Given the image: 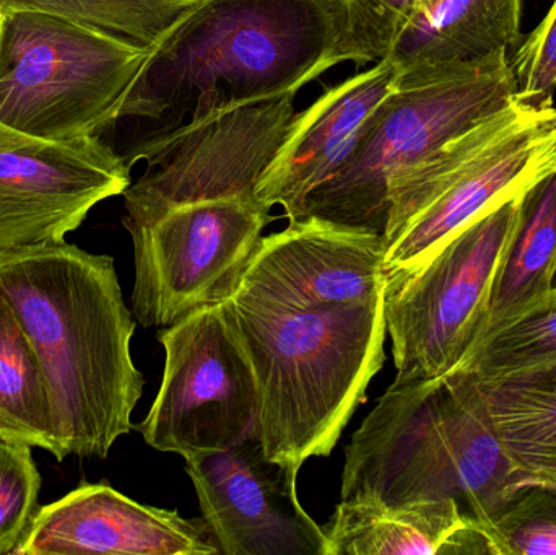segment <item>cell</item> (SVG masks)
Instances as JSON below:
<instances>
[{
	"instance_id": "1",
	"label": "cell",
	"mask_w": 556,
	"mask_h": 555,
	"mask_svg": "<svg viewBox=\"0 0 556 555\" xmlns=\"http://www.w3.org/2000/svg\"><path fill=\"white\" fill-rule=\"evenodd\" d=\"M0 293L45 371L65 458H106L134 429L146 384L130 354L137 321L113 257L65 241L3 251Z\"/></svg>"
},
{
	"instance_id": "2",
	"label": "cell",
	"mask_w": 556,
	"mask_h": 555,
	"mask_svg": "<svg viewBox=\"0 0 556 555\" xmlns=\"http://www.w3.org/2000/svg\"><path fill=\"white\" fill-rule=\"evenodd\" d=\"M342 28L337 0H194L150 46L116 123L150 121L149 140L217 111L296 94L343 62Z\"/></svg>"
},
{
	"instance_id": "3",
	"label": "cell",
	"mask_w": 556,
	"mask_h": 555,
	"mask_svg": "<svg viewBox=\"0 0 556 555\" xmlns=\"http://www.w3.org/2000/svg\"><path fill=\"white\" fill-rule=\"evenodd\" d=\"M225 305L256 374L257 440L296 482L307 459L330 456L384 365V293L300 308L240 289Z\"/></svg>"
},
{
	"instance_id": "4",
	"label": "cell",
	"mask_w": 556,
	"mask_h": 555,
	"mask_svg": "<svg viewBox=\"0 0 556 555\" xmlns=\"http://www.w3.org/2000/svg\"><path fill=\"white\" fill-rule=\"evenodd\" d=\"M535 485L506 452L463 368L394 380L345 449L340 499L395 505L456 499L477 521Z\"/></svg>"
},
{
	"instance_id": "5",
	"label": "cell",
	"mask_w": 556,
	"mask_h": 555,
	"mask_svg": "<svg viewBox=\"0 0 556 555\" xmlns=\"http://www.w3.org/2000/svg\"><path fill=\"white\" fill-rule=\"evenodd\" d=\"M556 108L516 98L389 186L386 287L420 269L473 218L556 169Z\"/></svg>"
},
{
	"instance_id": "6",
	"label": "cell",
	"mask_w": 556,
	"mask_h": 555,
	"mask_svg": "<svg viewBox=\"0 0 556 555\" xmlns=\"http://www.w3.org/2000/svg\"><path fill=\"white\" fill-rule=\"evenodd\" d=\"M516 98L508 52L466 67L399 72L343 165L307 195L296 220L319 218L384 237L392 179Z\"/></svg>"
},
{
	"instance_id": "7",
	"label": "cell",
	"mask_w": 556,
	"mask_h": 555,
	"mask_svg": "<svg viewBox=\"0 0 556 555\" xmlns=\"http://www.w3.org/2000/svg\"><path fill=\"white\" fill-rule=\"evenodd\" d=\"M149 54L93 26L31 10L0 22V124L36 139L101 137Z\"/></svg>"
},
{
	"instance_id": "8",
	"label": "cell",
	"mask_w": 556,
	"mask_h": 555,
	"mask_svg": "<svg viewBox=\"0 0 556 555\" xmlns=\"http://www.w3.org/2000/svg\"><path fill=\"white\" fill-rule=\"evenodd\" d=\"M526 191L486 209L420 269L386 287L395 380L450 374L485 331L503 267L521 227Z\"/></svg>"
},
{
	"instance_id": "9",
	"label": "cell",
	"mask_w": 556,
	"mask_h": 555,
	"mask_svg": "<svg viewBox=\"0 0 556 555\" xmlns=\"http://www.w3.org/2000/svg\"><path fill=\"white\" fill-rule=\"evenodd\" d=\"M270 218L256 198L176 205L127 224L132 238L130 312L143 328H166L241 289Z\"/></svg>"
},
{
	"instance_id": "10",
	"label": "cell",
	"mask_w": 556,
	"mask_h": 555,
	"mask_svg": "<svg viewBox=\"0 0 556 555\" xmlns=\"http://www.w3.org/2000/svg\"><path fill=\"white\" fill-rule=\"evenodd\" d=\"M162 387L136 429L147 445L189 458L256 436L260 393L243 339L224 303L160 329Z\"/></svg>"
},
{
	"instance_id": "11",
	"label": "cell",
	"mask_w": 556,
	"mask_h": 555,
	"mask_svg": "<svg viewBox=\"0 0 556 555\" xmlns=\"http://www.w3.org/2000/svg\"><path fill=\"white\" fill-rule=\"evenodd\" d=\"M294 97L217 111L134 146L124 160L129 166L146 160L147 168L123 194L124 225L191 202L256 198L257 185L296 116Z\"/></svg>"
},
{
	"instance_id": "12",
	"label": "cell",
	"mask_w": 556,
	"mask_h": 555,
	"mask_svg": "<svg viewBox=\"0 0 556 555\" xmlns=\"http://www.w3.org/2000/svg\"><path fill=\"white\" fill-rule=\"evenodd\" d=\"M130 182V166L101 137L49 142L0 124V253L64 243Z\"/></svg>"
},
{
	"instance_id": "13",
	"label": "cell",
	"mask_w": 556,
	"mask_h": 555,
	"mask_svg": "<svg viewBox=\"0 0 556 555\" xmlns=\"http://www.w3.org/2000/svg\"><path fill=\"white\" fill-rule=\"evenodd\" d=\"M185 462L222 554L326 555L323 527L300 504L296 482L266 458L257 436Z\"/></svg>"
},
{
	"instance_id": "14",
	"label": "cell",
	"mask_w": 556,
	"mask_h": 555,
	"mask_svg": "<svg viewBox=\"0 0 556 555\" xmlns=\"http://www.w3.org/2000/svg\"><path fill=\"white\" fill-rule=\"evenodd\" d=\"M388 241L319 218L261 238L241 289L300 308H332L384 293Z\"/></svg>"
},
{
	"instance_id": "15",
	"label": "cell",
	"mask_w": 556,
	"mask_h": 555,
	"mask_svg": "<svg viewBox=\"0 0 556 555\" xmlns=\"http://www.w3.org/2000/svg\"><path fill=\"white\" fill-rule=\"evenodd\" d=\"M217 555L204 518L150 507L106 482L81 484L36 510L15 555Z\"/></svg>"
},
{
	"instance_id": "16",
	"label": "cell",
	"mask_w": 556,
	"mask_h": 555,
	"mask_svg": "<svg viewBox=\"0 0 556 555\" xmlns=\"http://www.w3.org/2000/svg\"><path fill=\"white\" fill-rule=\"evenodd\" d=\"M399 71L389 59L327 88L296 113L287 137L264 172L256 198L266 209L281 205L285 217H300L307 195L343 165L369 114L388 97Z\"/></svg>"
},
{
	"instance_id": "17",
	"label": "cell",
	"mask_w": 556,
	"mask_h": 555,
	"mask_svg": "<svg viewBox=\"0 0 556 555\" xmlns=\"http://www.w3.org/2000/svg\"><path fill=\"white\" fill-rule=\"evenodd\" d=\"M323 530L326 555L486 554L477 521L456 499L340 501Z\"/></svg>"
},
{
	"instance_id": "18",
	"label": "cell",
	"mask_w": 556,
	"mask_h": 555,
	"mask_svg": "<svg viewBox=\"0 0 556 555\" xmlns=\"http://www.w3.org/2000/svg\"><path fill=\"white\" fill-rule=\"evenodd\" d=\"M522 0H415L388 58L401 74L466 67L519 41Z\"/></svg>"
},
{
	"instance_id": "19",
	"label": "cell",
	"mask_w": 556,
	"mask_h": 555,
	"mask_svg": "<svg viewBox=\"0 0 556 555\" xmlns=\"http://www.w3.org/2000/svg\"><path fill=\"white\" fill-rule=\"evenodd\" d=\"M555 264L556 169L526 191L521 227L503 267L485 331L551 305Z\"/></svg>"
},
{
	"instance_id": "20",
	"label": "cell",
	"mask_w": 556,
	"mask_h": 555,
	"mask_svg": "<svg viewBox=\"0 0 556 555\" xmlns=\"http://www.w3.org/2000/svg\"><path fill=\"white\" fill-rule=\"evenodd\" d=\"M0 439L41 449L64 462L54 407L35 348L0 293Z\"/></svg>"
},
{
	"instance_id": "21",
	"label": "cell",
	"mask_w": 556,
	"mask_h": 555,
	"mask_svg": "<svg viewBox=\"0 0 556 555\" xmlns=\"http://www.w3.org/2000/svg\"><path fill=\"white\" fill-rule=\"evenodd\" d=\"M480 388L516 466L535 485L556 489V371Z\"/></svg>"
},
{
	"instance_id": "22",
	"label": "cell",
	"mask_w": 556,
	"mask_h": 555,
	"mask_svg": "<svg viewBox=\"0 0 556 555\" xmlns=\"http://www.w3.org/2000/svg\"><path fill=\"white\" fill-rule=\"evenodd\" d=\"M459 368L482 387L556 371V300L486 329Z\"/></svg>"
},
{
	"instance_id": "23",
	"label": "cell",
	"mask_w": 556,
	"mask_h": 555,
	"mask_svg": "<svg viewBox=\"0 0 556 555\" xmlns=\"http://www.w3.org/2000/svg\"><path fill=\"white\" fill-rule=\"evenodd\" d=\"M477 528L486 554L556 555V489L529 485Z\"/></svg>"
},
{
	"instance_id": "24",
	"label": "cell",
	"mask_w": 556,
	"mask_h": 555,
	"mask_svg": "<svg viewBox=\"0 0 556 555\" xmlns=\"http://www.w3.org/2000/svg\"><path fill=\"white\" fill-rule=\"evenodd\" d=\"M342 10L343 62L376 64L388 58L415 0H337Z\"/></svg>"
},
{
	"instance_id": "25",
	"label": "cell",
	"mask_w": 556,
	"mask_h": 555,
	"mask_svg": "<svg viewBox=\"0 0 556 555\" xmlns=\"http://www.w3.org/2000/svg\"><path fill=\"white\" fill-rule=\"evenodd\" d=\"M39 489L31 446L0 439V555L15 554L38 510Z\"/></svg>"
},
{
	"instance_id": "26",
	"label": "cell",
	"mask_w": 556,
	"mask_h": 555,
	"mask_svg": "<svg viewBox=\"0 0 556 555\" xmlns=\"http://www.w3.org/2000/svg\"><path fill=\"white\" fill-rule=\"evenodd\" d=\"M104 31L134 45H155L194 0H94Z\"/></svg>"
},
{
	"instance_id": "27",
	"label": "cell",
	"mask_w": 556,
	"mask_h": 555,
	"mask_svg": "<svg viewBox=\"0 0 556 555\" xmlns=\"http://www.w3.org/2000/svg\"><path fill=\"white\" fill-rule=\"evenodd\" d=\"M518 97L526 103H554L556 88V0L541 25L526 38L511 59Z\"/></svg>"
},
{
	"instance_id": "28",
	"label": "cell",
	"mask_w": 556,
	"mask_h": 555,
	"mask_svg": "<svg viewBox=\"0 0 556 555\" xmlns=\"http://www.w3.org/2000/svg\"><path fill=\"white\" fill-rule=\"evenodd\" d=\"M15 10L51 13L104 31L103 20L94 0H0V12Z\"/></svg>"
},
{
	"instance_id": "29",
	"label": "cell",
	"mask_w": 556,
	"mask_h": 555,
	"mask_svg": "<svg viewBox=\"0 0 556 555\" xmlns=\"http://www.w3.org/2000/svg\"><path fill=\"white\" fill-rule=\"evenodd\" d=\"M556 289V264H555V280H554V290Z\"/></svg>"
},
{
	"instance_id": "30",
	"label": "cell",
	"mask_w": 556,
	"mask_h": 555,
	"mask_svg": "<svg viewBox=\"0 0 556 555\" xmlns=\"http://www.w3.org/2000/svg\"><path fill=\"white\" fill-rule=\"evenodd\" d=\"M552 299L556 300V289L554 290V295H552Z\"/></svg>"
},
{
	"instance_id": "31",
	"label": "cell",
	"mask_w": 556,
	"mask_h": 555,
	"mask_svg": "<svg viewBox=\"0 0 556 555\" xmlns=\"http://www.w3.org/2000/svg\"><path fill=\"white\" fill-rule=\"evenodd\" d=\"M2 16H3V13L0 12V22H2Z\"/></svg>"
},
{
	"instance_id": "32",
	"label": "cell",
	"mask_w": 556,
	"mask_h": 555,
	"mask_svg": "<svg viewBox=\"0 0 556 555\" xmlns=\"http://www.w3.org/2000/svg\"><path fill=\"white\" fill-rule=\"evenodd\" d=\"M555 150H556V134H555Z\"/></svg>"
}]
</instances>
